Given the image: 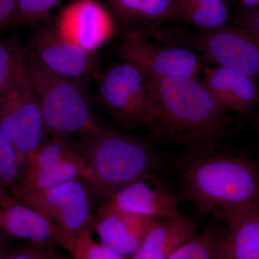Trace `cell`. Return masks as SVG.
Wrapping results in <instances>:
<instances>
[{
	"label": "cell",
	"mask_w": 259,
	"mask_h": 259,
	"mask_svg": "<svg viewBox=\"0 0 259 259\" xmlns=\"http://www.w3.org/2000/svg\"><path fill=\"white\" fill-rule=\"evenodd\" d=\"M53 259H73L69 254L68 255H65L62 254H59V253H56L55 256Z\"/></svg>",
	"instance_id": "32"
},
{
	"label": "cell",
	"mask_w": 259,
	"mask_h": 259,
	"mask_svg": "<svg viewBox=\"0 0 259 259\" xmlns=\"http://www.w3.org/2000/svg\"><path fill=\"white\" fill-rule=\"evenodd\" d=\"M29 51L56 74L80 81L94 74V54L61 38L53 25H38Z\"/></svg>",
	"instance_id": "14"
},
{
	"label": "cell",
	"mask_w": 259,
	"mask_h": 259,
	"mask_svg": "<svg viewBox=\"0 0 259 259\" xmlns=\"http://www.w3.org/2000/svg\"><path fill=\"white\" fill-rule=\"evenodd\" d=\"M202 83L225 112L249 117L259 105L258 83L246 75L221 66L204 68Z\"/></svg>",
	"instance_id": "15"
},
{
	"label": "cell",
	"mask_w": 259,
	"mask_h": 259,
	"mask_svg": "<svg viewBox=\"0 0 259 259\" xmlns=\"http://www.w3.org/2000/svg\"><path fill=\"white\" fill-rule=\"evenodd\" d=\"M200 216L158 219L132 259H168L197 233Z\"/></svg>",
	"instance_id": "19"
},
{
	"label": "cell",
	"mask_w": 259,
	"mask_h": 259,
	"mask_svg": "<svg viewBox=\"0 0 259 259\" xmlns=\"http://www.w3.org/2000/svg\"><path fill=\"white\" fill-rule=\"evenodd\" d=\"M22 169L18 152L0 131V191L11 190L20 179Z\"/></svg>",
	"instance_id": "25"
},
{
	"label": "cell",
	"mask_w": 259,
	"mask_h": 259,
	"mask_svg": "<svg viewBox=\"0 0 259 259\" xmlns=\"http://www.w3.org/2000/svg\"><path fill=\"white\" fill-rule=\"evenodd\" d=\"M98 93L102 104L124 129H153L156 105L148 79L133 65L122 61L105 70L99 78Z\"/></svg>",
	"instance_id": "5"
},
{
	"label": "cell",
	"mask_w": 259,
	"mask_h": 259,
	"mask_svg": "<svg viewBox=\"0 0 259 259\" xmlns=\"http://www.w3.org/2000/svg\"><path fill=\"white\" fill-rule=\"evenodd\" d=\"M250 125L255 131L259 133V108L249 116Z\"/></svg>",
	"instance_id": "29"
},
{
	"label": "cell",
	"mask_w": 259,
	"mask_h": 259,
	"mask_svg": "<svg viewBox=\"0 0 259 259\" xmlns=\"http://www.w3.org/2000/svg\"><path fill=\"white\" fill-rule=\"evenodd\" d=\"M109 10L121 35L161 39L180 23L176 0H109Z\"/></svg>",
	"instance_id": "13"
},
{
	"label": "cell",
	"mask_w": 259,
	"mask_h": 259,
	"mask_svg": "<svg viewBox=\"0 0 259 259\" xmlns=\"http://www.w3.org/2000/svg\"><path fill=\"white\" fill-rule=\"evenodd\" d=\"M0 236L30 244L58 245L54 227L10 190L0 191Z\"/></svg>",
	"instance_id": "17"
},
{
	"label": "cell",
	"mask_w": 259,
	"mask_h": 259,
	"mask_svg": "<svg viewBox=\"0 0 259 259\" xmlns=\"http://www.w3.org/2000/svg\"><path fill=\"white\" fill-rule=\"evenodd\" d=\"M239 1L241 5L245 8H254L259 7V0H233Z\"/></svg>",
	"instance_id": "31"
},
{
	"label": "cell",
	"mask_w": 259,
	"mask_h": 259,
	"mask_svg": "<svg viewBox=\"0 0 259 259\" xmlns=\"http://www.w3.org/2000/svg\"><path fill=\"white\" fill-rule=\"evenodd\" d=\"M180 198L197 214L218 219L235 207L259 204V163L216 149L192 148L181 165Z\"/></svg>",
	"instance_id": "2"
},
{
	"label": "cell",
	"mask_w": 259,
	"mask_h": 259,
	"mask_svg": "<svg viewBox=\"0 0 259 259\" xmlns=\"http://www.w3.org/2000/svg\"><path fill=\"white\" fill-rule=\"evenodd\" d=\"M82 182L71 180L47 190L14 195L40 213L56 235L92 233L95 215Z\"/></svg>",
	"instance_id": "8"
},
{
	"label": "cell",
	"mask_w": 259,
	"mask_h": 259,
	"mask_svg": "<svg viewBox=\"0 0 259 259\" xmlns=\"http://www.w3.org/2000/svg\"><path fill=\"white\" fill-rule=\"evenodd\" d=\"M182 38L202 61L235 70L259 83V41L246 29L235 23Z\"/></svg>",
	"instance_id": "10"
},
{
	"label": "cell",
	"mask_w": 259,
	"mask_h": 259,
	"mask_svg": "<svg viewBox=\"0 0 259 259\" xmlns=\"http://www.w3.org/2000/svg\"><path fill=\"white\" fill-rule=\"evenodd\" d=\"M53 23L61 38L91 54L117 32L110 10L97 0H73L59 12Z\"/></svg>",
	"instance_id": "11"
},
{
	"label": "cell",
	"mask_w": 259,
	"mask_h": 259,
	"mask_svg": "<svg viewBox=\"0 0 259 259\" xmlns=\"http://www.w3.org/2000/svg\"><path fill=\"white\" fill-rule=\"evenodd\" d=\"M236 24L248 30L259 41V7L245 8L238 17Z\"/></svg>",
	"instance_id": "27"
},
{
	"label": "cell",
	"mask_w": 259,
	"mask_h": 259,
	"mask_svg": "<svg viewBox=\"0 0 259 259\" xmlns=\"http://www.w3.org/2000/svg\"><path fill=\"white\" fill-rule=\"evenodd\" d=\"M156 105L151 139L196 148L214 145L231 132L234 120L202 81L192 78H148Z\"/></svg>",
	"instance_id": "1"
},
{
	"label": "cell",
	"mask_w": 259,
	"mask_h": 259,
	"mask_svg": "<svg viewBox=\"0 0 259 259\" xmlns=\"http://www.w3.org/2000/svg\"><path fill=\"white\" fill-rule=\"evenodd\" d=\"M180 201L157 172H150L102 201L97 213L117 211L166 219L180 215Z\"/></svg>",
	"instance_id": "12"
},
{
	"label": "cell",
	"mask_w": 259,
	"mask_h": 259,
	"mask_svg": "<svg viewBox=\"0 0 259 259\" xmlns=\"http://www.w3.org/2000/svg\"><path fill=\"white\" fill-rule=\"evenodd\" d=\"M55 247L54 245L26 243L10 251L7 259H53L57 253Z\"/></svg>",
	"instance_id": "26"
},
{
	"label": "cell",
	"mask_w": 259,
	"mask_h": 259,
	"mask_svg": "<svg viewBox=\"0 0 259 259\" xmlns=\"http://www.w3.org/2000/svg\"><path fill=\"white\" fill-rule=\"evenodd\" d=\"M26 72V51L16 40L0 38V97Z\"/></svg>",
	"instance_id": "21"
},
{
	"label": "cell",
	"mask_w": 259,
	"mask_h": 259,
	"mask_svg": "<svg viewBox=\"0 0 259 259\" xmlns=\"http://www.w3.org/2000/svg\"><path fill=\"white\" fill-rule=\"evenodd\" d=\"M5 240L6 238L0 236V259H7L10 252L7 248Z\"/></svg>",
	"instance_id": "30"
},
{
	"label": "cell",
	"mask_w": 259,
	"mask_h": 259,
	"mask_svg": "<svg viewBox=\"0 0 259 259\" xmlns=\"http://www.w3.org/2000/svg\"><path fill=\"white\" fill-rule=\"evenodd\" d=\"M0 131L14 146L23 168L27 156L48 138L41 108L27 69L0 97Z\"/></svg>",
	"instance_id": "7"
},
{
	"label": "cell",
	"mask_w": 259,
	"mask_h": 259,
	"mask_svg": "<svg viewBox=\"0 0 259 259\" xmlns=\"http://www.w3.org/2000/svg\"><path fill=\"white\" fill-rule=\"evenodd\" d=\"M57 244L73 259H125L93 239L92 233L57 234Z\"/></svg>",
	"instance_id": "22"
},
{
	"label": "cell",
	"mask_w": 259,
	"mask_h": 259,
	"mask_svg": "<svg viewBox=\"0 0 259 259\" xmlns=\"http://www.w3.org/2000/svg\"><path fill=\"white\" fill-rule=\"evenodd\" d=\"M26 69L49 136L87 138L102 129L80 81L70 79L46 67L30 51Z\"/></svg>",
	"instance_id": "4"
},
{
	"label": "cell",
	"mask_w": 259,
	"mask_h": 259,
	"mask_svg": "<svg viewBox=\"0 0 259 259\" xmlns=\"http://www.w3.org/2000/svg\"><path fill=\"white\" fill-rule=\"evenodd\" d=\"M117 53L124 62L133 65L151 79H198L203 63L198 54L185 47L162 45L151 39L121 35Z\"/></svg>",
	"instance_id": "9"
},
{
	"label": "cell",
	"mask_w": 259,
	"mask_h": 259,
	"mask_svg": "<svg viewBox=\"0 0 259 259\" xmlns=\"http://www.w3.org/2000/svg\"><path fill=\"white\" fill-rule=\"evenodd\" d=\"M16 0H0V31L8 28L15 9Z\"/></svg>",
	"instance_id": "28"
},
{
	"label": "cell",
	"mask_w": 259,
	"mask_h": 259,
	"mask_svg": "<svg viewBox=\"0 0 259 259\" xmlns=\"http://www.w3.org/2000/svg\"><path fill=\"white\" fill-rule=\"evenodd\" d=\"M215 221L226 226L214 259H259V204L229 209Z\"/></svg>",
	"instance_id": "16"
},
{
	"label": "cell",
	"mask_w": 259,
	"mask_h": 259,
	"mask_svg": "<svg viewBox=\"0 0 259 259\" xmlns=\"http://www.w3.org/2000/svg\"><path fill=\"white\" fill-rule=\"evenodd\" d=\"M63 0H16L14 15L8 28L38 26L53 20L51 12Z\"/></svg>",
	"instance_id": "24"
},
{
	"label": "cell",
	"mask_w": 259,
	"mask_h": 259,
	"mask_svg": "<svg viewBox=\"0 0 259 259\" xmlns=\"http://www.w3.org/2000/svg\"><path fill=\"white\" fill-rule=\"evenodd\" d=\"M222 231L219 225L207 227L181 245L168 259H214Z\"/></svg>",
	"instance_id": "23"
},
{
	"label": "cell",
	"mask_w": 259,
	"mask_h": 259,
	"mask_svg": "<svg viewBox=\"0 0 259 259\" xmlns=\"http://www.w3.org/2000/svg\"><path fill=\"white\" fill-rule=\"evenodd\" d=\"M157 220L117 211L96 213L94 230L102 245L132 258Z\"/></svg>",
	"instance_id": "18"
},
{
	"label": "cell",
	"mask_w": 259,
	"mask_h": 259,
	"mask_svg": "<svg viewBox=\"0 0 259 259\" xmlns=\"http://www.w3.org/2000/svg\"><path fill=\"white\" fill-rule=\"evenodd\" d=\"M74 146L86 161V183L102 201L146 174L167 168L148 141L104 127Z\"/></svg>",
	"instance_id": "3"
},
{
	"label": "cell",
	"mask_w": 259,
	"mask_h": 259,
	"mask_svg": "<svg viewBox=\"0 0 259 259\" xmlns=\"http://www.w3.org/2000/svg\"><path fill=\"white\" fill-rule=\"evenodd\" d=\"M179 22L189 24L199 32L222 28L228 20L224 0H176Z\"/></svg>",
	"instance_id": "20"
},
{
	"label": "cell",
	"mask_w": 259,
	"mask_h": 259,
	"mask_svg": "<svg viewBox=\"0 0 259 259\" xmlns=\"http://www.w3.org/2000/svg\"><path fill=\"white\" fill-rule=\"evenodd\" d=\"M88 177L86 161L74 144L49 136L27 156L20 179L10 192L18 195L74 180L86 183Z\"/></svg>",
	"instance_id": "6"
}]
</instances>
